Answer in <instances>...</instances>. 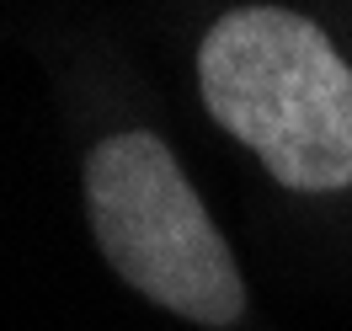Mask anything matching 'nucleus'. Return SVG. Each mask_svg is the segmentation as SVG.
<instances>
[{
  "label": "nucleus",
  "instance_id": "f03ea898",
  "mask_svg": "<svg viewBox=\"0 0 352 331\" xmlns=\"http://www.w3.org/2000/svg\"><path fill=\"white\" fill-rule=\"evenodd\" d=\"M96 246L144 299L198 326H235L245 284L203 198L155 134H112L86 160Z\"/></svg>",
  "mask_w": 352,
  "mask_h": 331
},
{
  "label": "nucleus",
  "instance_id": "f257e3e1",
  "mask_svg": "<svg viewBox=\"0 0 352 331\" xmlns=\"http://www.w3.org/2000/svg\"><path fill=\"white\" fill-rule=\"evenodd\" d=\"M198 86L214 123L294 193L352 187V65L299 11L245 6L208 27Z\"/></svg>",
  "mask_w": 352,
  "mask_h": 331
}]
</instances>
